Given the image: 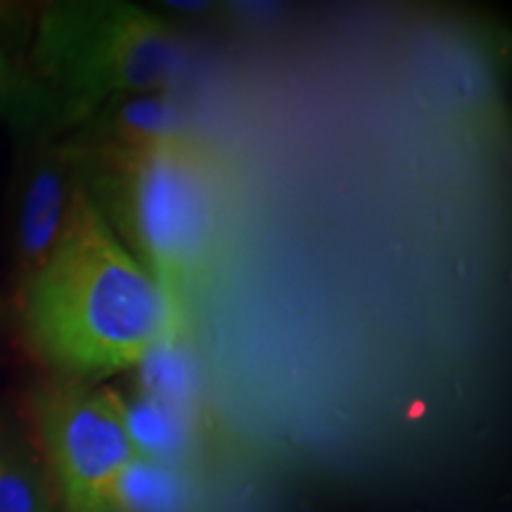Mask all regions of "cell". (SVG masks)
Returning a JSON list of instances; mask_svg holds the SVG:
<instances>
[{"label": "cell", "mask_w": 512, "mask_h": 512, "mask_svg": "<svg viewBox=\"0 0 512 512\" xmlns=\"http://www.w3.org/2000/svg\"><path fill=\"white\" fill-rule=\"evenodd\" d=\"M79 185V157L72 143L43 145L24 166L12 238L19 285L53 252Z\"/></svg>", "instance_id": "5"}, {"label": "cell", "mask_w": 512, "mask_h": 512, "mask_svg": "<svg viewBox=\"0 0 512 512\" xmlns=\"http://www.w3.org/2000/svg\"><path fill=\"white\" fill-rule=\"evenodd\" d=\"M55 486L41 451L12 427H0V512H53Z\"/></svg>", "instance_id": "8"}, {"label": "cell", "mask_w": 512, "mask_h": 512, "mask_svg": "<svg viewBox=\"0 0 512 512\" xmlns=\"http://www.w3.org/2000/svg\"><path fill=\"white\" fill-rule=\"evenodd\" d=\"M34 64L62 119L83 124L117 98L166 91L185 46L171 24L131 3H60L38 22Z\"/></svg>", "instance_id": "3"}, {"label": "cell", "mask_w": 512, "mask_h": 512, "mask_svg": "<svg viewBox=\"0 0 512 512\" xmlns=\"http://www.w3.org/2000/svg\"><path fill=\"white\" fill-rule=\"evenodd\" d=\"M22 320L38 358L62 380L79 382L140 366L183 330L162 285L81 185L53 252L22 283Z\"/></svg>", "instance_id": "1"}, {"label": "cell", "mask_w": 512, "mask_h": 512, "mask_svg": "<svg viewBox=\"0 0 512 512\" xmlns=\"http://www.w3.org/2000/svg\"><path fill=\"white\" fill-rule=\"evenodd\" d=\"M126 427L140 458L181 467L195 456L197 430L185 406L143 394L124 401Z\"/></svg>", "instance_id": "7"}, {"label": "cell", "mask_w": 512, "mask_h": 512, "mask_svg": "<svg viewBox=\"0 0 512 512\" xmlns=\"http://www.w3.org/2000/svg\"><path fill=\"white\" fill-rule=\"evenodd\" d=\"M79 181L114 235L185 316V294L219 249L223 174L214 152L178 136L140 157H79Z\"/></svg>", "instance_id": "2"}, {"label": "cell", "mask_w": 512, "mask_h": 512, "mask_svg": "<svg viewBox=\"0 0 512 512\" xmlns=\"http://www.w3.org/2000/svg\"><path fill=\"white\" fill-rule=\"evenodd\" d=\"M195 494L181 467L136 456L121 472L107 512H192Z\"/></svg>", "instance_id": "9"}, {"label": "cell", "mask_w": 512, "mask_h": 512, "mask_svg": "<svg viewBox=\"0 0 512 512\" xmlns=\"http://www.w3.org/2000/svg\"><path fill=\"white\" fill-rule=\"evenodd\" d=\"M8 86H10V67L3 53H0V88H8Z\"/></svg>", "instance_id": "11"}, {"label": "cell", "mask_w": 512, "mask_h": 512, "mask_svg": "<svg viewBox=\"0 0 512 512\" xmlns=\"http://www.w3.org/2000/svg\"><path fill=\"white\" fill-rule=\"evenodd\" d=\"M34 427L62 510H110L114 484L138 456L124 399L95 382L60 377L36 394Z\"/></svg>", "instance_id": "4"}, {"label": "cell", "mask_w": 512, "mask_h": 512, "mask_svg": "<svg viewBox=\"0 0 512 512\" xmlns=\"http://www.w3.org/2000/svg\"><path fill=\"white\" fill-rule=\"evenodd\" d=\"M166 8H174L178 12H188V15H202V12H209V8H214L211 3H164Z\"/></svg>", "instance_id": "10"}, {"label": "cell", "mask_w": 512, "mask_h": 512, "mask_svg": "<svg viewBox=\"0 0 512 512\" xmlns=\"http://www.w3.org/2000/svg\"><path fill=\"white\" fill-rule=\"evenodd\" d=\"M185 136L178 102L169 93L117 98L83 121V136L72 140L81 159H128Z\"/></svg>", "instance_id": "6"}]
</instances>
